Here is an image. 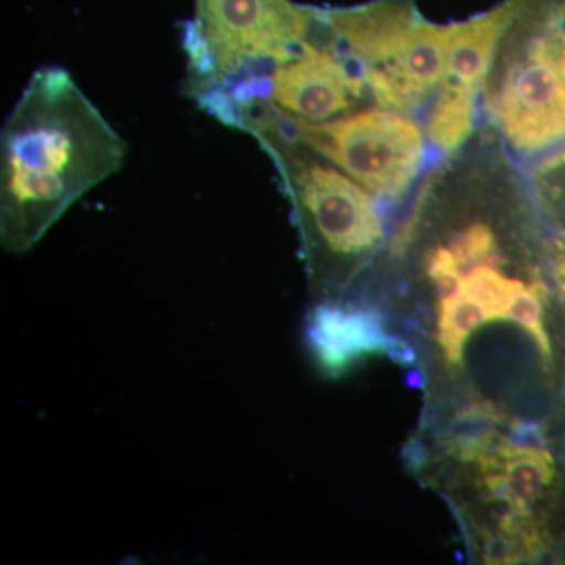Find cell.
Instances as JSON below:
<instances>
[{
	"mask_svg": "<svg viewBox=\"0 0 565 565\" xmlns=\"http://www.w3.org/2000/svg\"><path fill=\"white\" fill-rule=\"evenodd\" d=\"M126 151L68 71H35L0 137L3 250L31 252L77 200L121 169Z\"/></svg>",
	"mask_w": 565,
	"mask_h": 565,
	"instance_id": "cell-1",
	"label": "cell"
},
{
	"mask_svg": "<svg viewBox=\"0 0 565 565\" xmlns=\"http://www.w3.org/2000/svg\"><path fill=\"white\" fill-rule=\"evenodd\" d=\"M313 13L382 106L407 109L448 81L449 25L424 20L414 0Z\"/></svg>",
	"mask_w": 565,
	"mask_h": 565,
	"instance_id": "cell-2",
	"label": "cell"
},
{
	"mask_svg": "<svg viewBox=\"0 0 565 565\" xmlns=\"http://www.w3.org/2000/svg\"><path fill=\"white\" fill-rule=\"evenodd\" d=\"M311 10L288 0H199L185 36L189 88L196 103L256 84L310 39Z\"/></svg>",
	"mask_w": 565,
	"mask_h": 565,
	"instance_id": "cell-3",
	"label": "cell"
},
{
	"mask_svg": "<svg viewBox=\"0 0 565 565\" xmlns=\"http://www.w3.org/2000/svg\"><path fill=\"white\" fill-rule=\"evenodd\" d=\"M245 132L280 163L302 223L315 280L323 292H333L351 273V264L366 258L384 241L373 196L321 156H292L273 126L258 122Z\"/></svg>",
	"mask_w": 565,
	"mask_h": 565,
	"instance_id": "cell-4",
	"label": "cell"
},
{
	"mask_svg": "<svg viewBox=\"0 0 565 565\" xmlns=\"http://www.w3.org/2000/svg\"><path fill=\"white\" fill-rule=\"evenodd\" d=\"M253 121L270 122L367 191L385 199L403 196L422 170V129L393 107L341 115L321 122L280 120L288 125V131L267 118Z\"/></svg>",
	"mask_w": 565,
	"mask_h": 565,
	"instance_id": "cell-5",
	"label": "cell"
},
{
	"mask_svg": "<svg viewBox=\"0 0 565 565\" xmlns=\"http://www.w3.org/2000/svg\"><path fill=\"white\" fill-rule=\"evenodd\" d=\"M362 74L333 44L303 41L288 61L230 99L217 120L234 128L247 110H264L286 121L321 122L341 117L362 96Z\"/></svg>",
	"mask_w": 565,
	"mask_h": 565,
	"instance_id": "cell-6",
	"label": "cell"
},
{
	"mask_svg": "<svg viewBox=\"0 0 565 565\" xmlns=\"http://www.w3.org/2000/svg\"><path fill=\"white\" fill-rule=\"evenodd\" d=\"M308 337L323 370L338 374L349 364L393 348L384 321L371 311L332 300L311 315Z\"/></svg>",
	"mask_w": 565,
	"mask_h": 565,
	"instance_id": "cell-7",
	"label": "cell"
},
{
	"mask_svg": "<svg viewBox=\"0 0 565 565\" xmlns=\"http://www.w3.org/2000/svg\"><path fill=\"white\" fill-rule=\"evenodd\" d=\"M525 0H504L494 9L449 25L448 79L478 90L492 68L498 44L511 31Z\"/></svg>",
	"mask_w": 565,
	"mask_h": 565,
	"instance_id": "cell-8",
	"label": "cell"
},
{
	"mask_svg": "<svg viewBox=\"0 0 565 565\" xmlns=\"http://www.w3.org/2000/svg\"><path fill=\"white\" fill-rule=\"evenodd\" d=\"M476 90L449 82L427 120V137L444 151L462 147L475 129Z\"/></svg>",
	"mask_w": 565,
	"mask_h": 565,
	"instance_id": "cell-9",
	"label": "cell"
},
{
	"mask_svg": "<svg viewBox=\"0 0 565 565\" xmlns=\"http://www.w3.org/2000/svg\"><path fill=\"white\" fill-rule=\"evenodd\" d=\"M550 269L565 313V233L557 236L548 252Z\"/></svg>",
	"mask_w": 565,
	"mask_h": 565,
	"instance_id": "cell-10",
	"label": "cell"
},
{
	"mask_svg": "<svg viewBox=\"0 0 565 565\" xmlns=\"http://www.w3.org/2000/svg\"><path fill=\"white\" fill-rule=\"evenodd\" d=\"M539 366H541V363H539ZM541 367H542V366H541ZM542 371H544V370H542ZM544 374H545V373H544ZM545 377H546V375H545ZM546 381H548V379H546ZM550 385H552V384H550ZM553 390H555V388H553ZM557 396H559V394H557ZM559 397H561V396H559ZM561 399H563V397H561ZM563 401H564V399H563ZM564 403H565V401H564Z\"/></svg>",
	"mask_w": 565,
	"mask_h": 565,
	"instance_id": "cell-11",
	"label": "cell"
}]
</instances>
